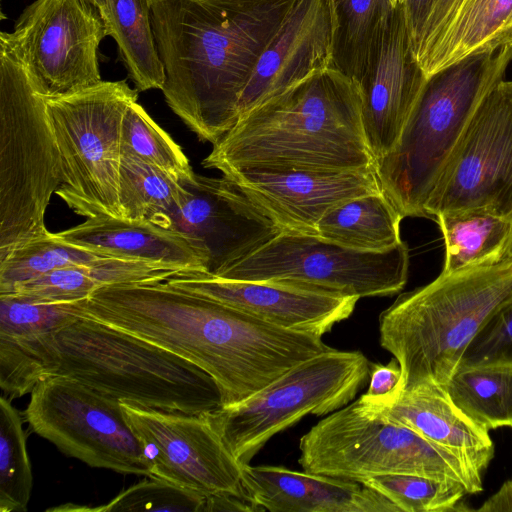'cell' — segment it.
Masks as SVG:
<instances>
[{
    "instance_id": "obj_1",
    "label": "cell",
    "mask_w": 512,
    "mask_h": 512,
    "mask_svg": "<svg viewBox=\"0 0 512 512\" xmlns=\"http://www.w3.org/2000/svg\"><path fill=\"white\" fill-rule=\"evenodd\" d=\"M80 314L160 346L208 373L222 406L254 395L295 365L331 349L320 336L274 326L167 281L110 285Z\"/></svg>"
},
{
    "instance_id": "obj_2",
    "label": "cell",
    "mask_w": 512,
    "mask_h": 512,
    "mask_svg": "<svg viewBox=\"0 0 512 512\" xmlns=\"http://www.w3.org/2000/svg\"><path fill=\"white\" fill-rule=\"evenodd\" d=\"M296 1H152L161 91L200 140L213 145L236 124L241 94Z\"/></svg>"
},
{
    "instance_id": "obj_3",
    "label": "cell",
    "mask_w": 512,
    "mask_h": 512,
    "mask_svg": "<svg viewBox=\"0 0 512 512\" xmlns=\"http://www.w3.org/2000/svg\"><path fill=\"white\" fill-rule=\"evenodd\" d=\"M222 174L243 167H376L362 123L360 83L331 66L241 116L202 161Z\"/></svg>"
},
{
    "instance_id": "obj_4",
    "label": "cell",
    "mask_w": 512,
    "mask_h": 512,
    "mask_svg": "<svg viewBox=\"0 0 512 512\" xmlns=\"http://www.w3.org/2000/svg\"><path fill=\"white\" fill-rule=\"evenodd\" d=\"M510 298L512 261L441 272L400 294L379 316L380 344L401 368L400 392L444 386L472 340Z\"/></svg>"
},
{
    "instance_id": "obj_5",
    "label": "cell",
    "mask_w": 512,
    "mask_h": 512,
    "mask_svg": "<svg viewBox=\"0 0 512 512\" xmlns=\"http://www.w3.org/2000/svg\"><path fill=\"white\" fill-rule=\"evenodd\" d=\"M53 375L144 408L207 414L222 407L217 383L195 364L81 314L55 334L47 367Z\"/></svg>"
},
{
    "instance_id": "obj_6",
    "label": "cell",
    "mask_w": 512,
    "mask_h": 512,
    "mask_svg": "<svg viewBox=\"0 0 512 512\" xmlns=\"http://www.w3.org/2000/svg\"><path fill=\"white\" fill-rule=\"evenodd\" d=\"M511 61L512 44H506L427 77L396 145L376 162L382 191L402 218H426L425 207L451 153Z\"/></svg>"
},
{
    "instance_id": "obj_7",
    "label": "cell",
    "mask_w": 512,
    "mask_h": 512,
    "mask_svg": "<svg viewBox=\"0 0 512 512\" xmlns=\"http://www.w3.org/2000/svg\"><path fill=\"white\" fill-rule=\"evenodd\" d=\"M61 183L46 98L0 42V261L49 233L45 213Z\"/></svg>"
},
{
    "instance_id": "obj_8",
    "label": "cell",
    "mask_w": 512,
    "mask_h": 512,
    "mask_svg": "<svg viewBox=\"0 0 512 512\" xmlns=\"http://www.w3.org/2000/svg\"><path fill=\"white\" fill-rule=\"evenodd\" d=\"M304 471L362 482L384 474H414L459 483L468 494L482 477L456 456L391 421L358 398L330 413L300 439Z\"/></svg>"
},
{
    "instance_id": "obj_9",
    "label": "cell",
    "mask_w": 512,
    "mask_h": 512,
    "mask_svg": "<svg viewBox=\"0 0 512 512\" xmlns=\"http://www.w3.org/2000/svg\"><path fill=\"white\" fill-rule=\"evenodd\" d=\"M138 93L125 80H119L46 98L62 166V183L55 194L80 216L122 218V123Z\"/></svg>"
},
{
    "instance_id": "obj_10",
    "label": "cell",
    "mask_w": 512,
    "mask_h": 512,
    "mask_svg": "<svg viewBox=\"0 0 512 512\" xmlns=\"http://www.w3.org/2000/svg\"><path fill=\"white\" fill-rule=\"evenodd\" d=\"M360 351L330 349L309 358L242 402L207 413L227 448L247 465L276 434L308 414H330L352 402L369 377Z\"/></svg>"
},
{
    "instance_id": "obj_11",
    "label": "cell",
    "mask_w": 512,
    "mask_h": 512,
    "mask_svg": "<svg viewBox=\"0 0 512 512\" xmlns=\"http://www.w3.org/2000/svg\"><path fill=\"white\" fill-rule=\"evenodd\" d=\"M405 242L381 251H361L314 234L282 231L217 277L267 281L347 297L389 296L408 278ZM215 276V275H214Z\"/></svg>"
},
{
    "instance_id": "obj_12",
    "label": "cell",
    "mask_w": 512,
    "mask_h": 512,
    "mask_svg": "<svg viewBox=\"0 0 512 512\" xmlns=\"http://www.w3.org/2000/svg\"><path fill=\"white\" fill-rule=\"evenodd\" d=\"M24 417L34 433L91 467L152 476L120 400L74 378L53 375L40 381Z\"/></svg>"
},
{
    "instance_id": "obj_13",
    "label": "cell",
    "mask_w": 512,
    "mask_h": 512,
    "mask_svg": "<svg viewBox=\"0 0 512 512\" xmlns=\"http://www.w3.org/2000/svg\"><path fill=\"white\" fill-rule=\"evenodd\" d=\"M107 28L88 0H35L16 20L4 43L35 89L56 98L99 84V46Z\"/></svg>"
},
{
    "instance_id": "obj_14",
    "label": "cell",
    "mask_w": 512,
    "mask_h": 512,
    "mask_svg": "<svg viewBox=\"0 0 512 512\" xmlns=\"http://www.w3.org/2000/svg\"><path fill=\"white\" fill-rule=\"evenodd\" d=\"M465 211L512 220V80L482 99L425 207L430 219Z\"/></svg>"
},
{
    "instance_id": "obj_15",
    "label": "cell",
    "mask_w": 512,
    "mask_h": 512,
    "mask_svg": "<svg viewBox=\"0 0 512 512\" xmlns=\"http://www.w3.org/2000/svg\"><path fill=\"white\" fill-rule=\"evenodd\" d=\"M120 403L141 442L153 477L206 498L234 496L250 500L243 486V465L227 448L206 414Z\"/></svg>"
},
{
    "instance_id": "obj_16",
    "label": "cell",
    "mask_w": 512,
    "mask_h": 512,
    "mask_svg": "<svg viewBox=\"0 0 512 512\" xmlns=\"http://www.w3.org/2000/svg\"><path fill=\"white\" fill-rule=\"evenodd\" d=\"M188 195L164 227L181 233L219 275L282 232L240 187L223 176L195 174Z\"/></svg>"
},
{
    "instance_id": "obj_17",
    "label": "cell",
    "mask_w": 512,
    "mask_h": 512,
    "mask_svg": "<svg viewBox=\"0 0 512 512\" xmlns=\"http://www.w3.org/2000/svg\"><path fill=\"white\" fill-rule=\"evenodd\" d=\"M285 232L314 234L342 202L381 192L376 167L363 170L243 167L223 173Z\"/></svg>"
},
{
    "instance_id": "obj_18",
    "label": "cell",
    "mask_w": 512,
    "mask_h": 512,
    "mask_svg": "<svg viewBox=\"0 0 512 512\" xmlns=\"http://www.w3.org/2000/svg\"><path fill=\"white\" fill-rule=\"evenodd\" d=\"M336 30L333 0H297L241 94L238 119L331 67Z\"/></svg>"
},
{
    "instance_id": "obj_19",
    "label": "cell",
    "mask_w": 512,
    "mask_h": 512,
    "mask_svg": "<svg viewBox=\"0 0 512 512\" xmlns=\"http://www.w3.org/2000/svg\"><path fill=\"white\" fill-rule=\"evenodd\" d=\"M166 281L274 326L320 337L348 318L359 300L277 282L224 279L202 271H181Z\"/></svg>"
},
{
    "instance_id": "obj_20",
    "label": "cell",
    "mask_w": 512,
    "mask_h": 512,
    "mask_svg": "<svg viewBox=\"0 0 512 512\" xmlns=\"http://www.w3.org/2000/svg\"><path fill=\"white\" fill-rule=\"evenodd\" d=\"M426 79L414 58L399 4L360 81L363 129L375 162L396 145Z\"/></svg>"
},
{
    "instance_id": "obj_21",
    "label": "cell",
    "mask_w": 512,
    "mask_h": 512,
    "mask_svg": "<svg viewBox=\"0 0 512 512\" xmlns=\"http://www.w3.org/2000/svg\"><path fill=\"white\" fill-rule=\"evenodd\" d=\"M80 315L79 301L53 303L0 294V387L10 400L47 377L55 334Z\"/></svg>"
},
{
    "instance_id": "obj_22",
    "label": "cell",
    "mask_w": 512,
    "mask_h": 512,
    "mask_svg": "<svg viewBox=\"0 0 512 512\" xmlns=\"http://www.w3.org/2000/svg\"><path fill=\"white\" fill-rule=\"evenodd\" d=\"M243 486L257 507L270 512H400L360 482L278 466L243 465Z\"/></svg>"
},
{
    "instance_id": "obj_23",
    "label": "cell",
    "mask_w": 512,
    "mask_h": 512,
    "mask_svg": "<svg viewBox=\"0 0 512 512\" xmlns=\"http://www.w3.org/2000/svg\"><path fill=\"white\" fill-rule=\"evenodd\" d=\"M370 406L387 419L412 429L438 448L453 454L480 477L494 457L489 431L458 408L440 385H418L401 391L386 406Z\"/></svg>"
},
{
    "instance_id": "obj_24",
    "label": "cell",
    "mask_w": 512,
    "mask_h": 512,
    "mask_svg": "<svg viewBox=\"0 0 512 512\" xmlns=\"http://www.w3.org/2000/svg\"><path fill=\"white\" fill-rule=\"evenodd\" d=\"M54 235L108 257L160 263L181 271H206L203 256L188 238L146 220L98 216Z\"/></svg>"
},
{
    "instance_id": "obj_25",
    "label": "cell",
    "mask_w": 512,
    "mask_h": 512,
    "mask_svg": "<svg viewBox=\"0 0 512 512\" xmlns=\"http://www.w3.org/2000/svg\"><path fill=\"white\" fill-rule=\"evenodd\" d=\"M179 272L165 264L108 257L52 271L10 293L43 302H78L105 286L163 282Z\"/></svg>"
},
{
    "instance_id": "obj_26",
    "label": "cell",
    "mask_w": 512,
    "mask_h": 512,
    "mask_svg": "<svg viewBox=\"0 0 512 512\" xmlns=\"http://www.w3.org/2000/svg\"><path fill=\"white\" fill-rule=\"evenodd\" d=\"M512 44V0H463L420 61L426 78L469 55Z\"/></svg>"
},
{
    "instance_id": "obj_27",
    "label": "cell",
    "mask_w": 512,
    "mask_h": 512,
    "mask_svg": "<svg viewBox=\"0 0 512 512\" xmlns=\"http://www.w3.org/2000/svg\"><path fill=\"white\" fill-rule=\"evenodd\" d=\"M402 219L381 191L346 200L329 210L319 220L316 235L352 249L381 252L402 242Z\"/></svg>"
},
{
    "instance_id": "obj_28",
    "label": "cell",
    "mask_w": 512,
    "mask_h": 512,
    "mask_svg": "<svg viewBox=\"0 0 512 512\" xmlns=\"http://www.w3.org/2000/svg\"><path fill=\"white\" fill-rule=\"evenodd\" d=\"M152 1L106 0L107 36L115 40L119 58L139 92L162 90L165 83V70L152 28Z\"/></svg>"
},
{
    "instance_id": "obj_29",
    "label": "cell",
    "mask_w": 512,
    "mask_h": 512,
    "mask_svg": "<svg viewBox=\"0 0 512 512\" xmlns=\"http://www.w3.org/2000/svg\"><path fill=\"white\" fill-rule=\"evenodd\" d=\"M434 221L445 242L443 273L500 262L512 231V220L483 211L441 213Z\"/></svg>"
},
{
    "instance_id": "obj_30",
    "label": "cell",
    "mask_w": 512,
    "mask_h": 512,
    "mask_svg": "<svg viewBox=\"0 0 512 512\" xmlns=\"http://www.w3.org/2000/svg\"><path fill=\"white\" fill-rule=\"evenodd\" d=\"M442 387L482 428L512 429V364L459 366Z\"/></svg>"
},
{
    "instance_id": "obj_31",
    "label": "cell",
    "mask_w": 512,
    "mask_h": 512,
    "mask_svg": "<svg viewBox=\"0 0 512 512\" xmlns=\"http://www.w3.org/2000/svg\"><path fill=\"white\" fill-rule=\"evenodd\" d=\"M337 18L333 67L364 77L394 10L392 0H333Z\"/></svg>"
},
{
    "instance_id": "obj_32",
    "label": "cell",
    "mask_w": 512,
    "mask_h": 512,
    "mask_svg": "<svg viewBox=\"0 0 512 512\" xmlns=\"http://www.w3.org/2000/svg\"><path fill=\"white\" fill-rule=\"evenodd\" d=\"M188 195V188L140 158L122 154L119 203L122 218L164 227Z\"/></svg>"
},
{
    "instance_id": "obj_33",
    "label": "cell",
    "mask_w": 512,
    "mask_h": 512,
    "mask_svg": "<svg viewBox=\"0 0 512 512\" xmlns=\"http://www.w3.org/2000/svg\"><path fill=\"white\" fill-rule=\"evenodd\" d=\"M108 256L58 239L54 233L33 239L0 261V294L52 271L91 264Z\"/></svg>"
},
{
    "instance_id": "obj_34",
    "label": "cell",
    "mask_w": 512,
    "mask_h": 512,
    "mask_svg": "<svg viewBox=\"0 0 512 512\" xmlns=\"http://www.w3.org/2000/svg\"><path fill=\"white\" fill-rule=\"evenodd\" d=\"M122 154H130L159 168L180 184L193 182L195 172L181 147L136 101L129 105L121 131Z\"/></svg>"
},
{
    "instance_id": "obj_35",
    "label": "cell",
    "mask_w": 512,
    "mask_h": 512,
    "mask_svg": "<svg viewBox=\"0 0 512 512\" xmlns=\"http://www.w3.org/2000/svg\"><path fill=\"white\" fill-rule=\"evenodd\" d=\"M23 419L10 399L0 398V512H24L33 476Z\"/></svg>"
},
{
    "instance_id": "obj_36",
    "label": "cell",
    "mask_w": 512,
    "mask_h": 512,
    "mask_svg": "<svg viewBox=\"0 0 512 512\" xmlns=\"http://www.w3.org/2000/svg\"><path fill=\"white\" fill-rule=\"evenodd\" d=\"M361 483L385 496L400 512L469 510L461 502L468 492L459 483L414 474L377 475Z\"/></svg>"
},
{
    "instance_id": "obj_37",
    "label": "cell",
    "mask_w": 512,
    "mask_h": 512,
    "mask_svg": "<svg viewBox=\"0 0 512 512\" xmlns=\"http://www.w3.org/2000/svg\"><path fill=\"white\" fill-rule=\"evenodd\" d=\"M207 498L166 480L149 476L93 511H205Z\"/></svg>"
},
{
    "instance_id": "obj_38",
    "label": "cell",
    "mask_w": 512,
    "mask_h": 512,
    "mask_svg": "<svg viewBox=\"0 0 512 512\" xmlns=\"http://www.w3.org/2000/svg\"><path fill=\"white\" fill-rule=\"evenodd\" d=\"M512 364V298L488 319L465 351L459 366Z\"/></svg>"
},
{
    "instance_id": "obj_39",
    "label": "cell",
    "mask_w": 512,
    "mask_h": 512,
    "mask_svg": "<svg viewBox=\"0 0 512 512\" xmlns=\"http://www.w3.org/2000/svg\"><path fill=\"white\" fill-rule=\"evenodd\" d=\"M462 2L463 0L431 1L420 38L413 48V55L418 65L437 43Z\"/></svg>"
},
{
    "instance_id": "obj_40",
    "label": "cell",
    "mask_w": 512,
    "mask_h": 512,
    "mask_svg": "<svg viewBox=\"0 0 512 512\" xmlns=\"http://www.w3.org/2000/svg\"><path fill=\"white\" fill-rule=\"evenodd\" d=\"M369 386L361 399L372 406H386L400 393L401 368L395 358L388 364L375 363L369 372Z\"/></svg>"
},
{
    "instance_id": "obj_41",
    "label": "cell",
    "mask_w": 512,
    "mask_h": 512,
    "mask_svg": "<svg viewBox=\"0 0 512 512\" xmlns=\"http://www.w3.org/2000/svg\"><path fill=\"white\" fill-rule=\"evenodd\" d=\"M432 0H402L406 27L413 48L416 46L425 21L427 19Z\"/></svg>"
},
{
    "instance_id": "obj_42",
    "label": "cell",
    "mask_w": 512,
    "mask_h": 512,
    "mask_svg": "<svg viewBox=\"0 0 512 512\" xmlns=\"http://www.w3.org/2000/svg\"><path fill=\"white\" fill-rule=\"evenodd\" d=\"M477 511L512 512V479L506 481Z\"/></svg>"
},
{
    "instance_id": "obj_43",
    "label": "cell",
    "mask_w": 512,
    "mask_h": 512,
    "mask_svg": "<svg viewBox=\"0 0 512 512\" xmlns=\"http://www.w3.org/2000/svg\"><path fill=\"white\" fill-rule=\"evenodd\" d=\"M501 261H512V231L510 233L505 249L503 251Z\"/></svg>"
},
{
    "instance_id": "obj_44",
    "label": "cell",
    "mask_w": 512,
    "mask_h": 512,
    "mask_svg": "<svg viewBox=\"0 0 512 512\" xmlns=\"http://www.w3.org/2000/svg\"><path fill=\"white\" fill-rule=\"evenodd\" d=\"M90 3H92L100 12L102 18L104 19L106 14V0H88Z\"/></svg>"
},
{
    "instance_id": "obj_45",
    "label": "cell",
    "mask_w": 512,
    "mask_h": 512,
    "mask_svg": "<svg viewBox=\"0 0 512 512\" xmlns=\"http://www.w3.org/2000/svg\"><path fill=\"white\" fill-rule=\"evenodd\" d=\"M401 3H402V0H392V4L394 7L398 6Z\"/></svg>"
}]
</instances>
